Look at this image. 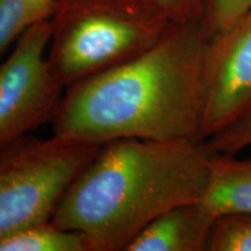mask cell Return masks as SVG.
<instances>
[{"label":"cell","instance_id":"cell-6","mask_svg":"<svg viewBox=\"0 0 251 251\" xmlns=\"http://www.w3.org/2000/svg\"><path fill=\"white\" fill-rule=\"evenodd\" d=\"M251 111V8L207 37L200 136L205 141Z\"/></svg>","mask_w":251,"mask_h":251},{"label":"cell","instance_id":"cell-11","mask_svg":"<svg viewBox=\"0 0 251 251\" xmlns=\"http://www.w3.org/2000/svg\"><path fill=\"white\" fill-rule=\"evenodd\" d=\"M207 251H251V212L216 216Z\"/></svg>","mask_w":251,"mask_h":251},{"label":"cell","instance_id":"cell-4","mask_svg":"<svg viewBox=\"0 0 251 251\" xmlns=\"http://www.w3.org/2000/svg\"><path fill=\"white\" fill-rule=\"evenodd\" d=\"M101 146L28 136L0 152V240L49 221Z\"/></svg>","mask_w":251,"mask_h":251},{"label":"cell","instance_id":"cell-12","mask_svg":"<svg viewBox=\"0 0 251 251\" xmlns=\"http://www.w3.org/2000/svg\"><path fill=\"white\" fill-rule=\"evenodd\" d=\"M251 8V0H203L201 25L207 37L234 23Z\"/></svg>","mask_w":251,"mask_h":251},{"label":"cell","instance_id":"cell-7","mask_svg":"<svg viewBox=\"0 0 251 251\" xmlns=\"http://www.w3.org/2000/svg\"><path fill=\"white\" fill-rule=\"evenodd\" d=\"M214 220L200 201L181 203L152 220L126 251H207Z\"/></svg>","mask_w":251,"mask_h":251},{"label":"cell","instance_id":"cell-13","mask_svg":"<svg viewBox=\"0 0 251 251\" xmlns=\"http://www.w3.org/2000/svg\"><path fill=\"white\" fill-rule=\"evenodd\" d=\"M214 153L236 155L251 146V111L226 129L203 141Z\"/></svg>","mask_w":251,"mask_h":251},{"label":"cell","instance_id":"cell-10","mask_svg":"<svg viewBox=\"0 0 251 251\" xmlns=\"http://www.w3.org/2000/svg\"><path fill=\"white\" fill-rule=\"evenodd\" d=\"M55 0H0V57L31 26L49 19Z\"/></svg>","mask_w":251,"mask_h":251},{"label":"cell","instance_id":"cell-14","mask_svg":"<svg viewBox=\"0 0 251 251\" xmlns=\"http://www.w3.org/2000/svg\"><path fill=\"white\" fill-rule=\"evenodd\" d=\"M174 24L200 23L203 0H149Z\"/></svg>","mask_w":251,"mask_h":251},{"label":"cell","instance_id":"cell-3","mask_svg":"<svg viewBox=\"0 0 251 251\" xmlns=\"http://www.w3.org/2000/svg\"><path fill=\"white\" fill-rule=\"evenodd\" d=\"M47 59L67 89L140 56L171 23L149 0H55Z\"/></svg>","mask_w":251,"mask_h":251},{"label":"cell","instance_id":"cell-2","mask_svg":"<svg viewBox=\"0 0 251 251\" xmlns=\"http://www.w3.org/2000/svg\"><path fill=\"white\" fill-rule=\"evenodd\" d=\"M212 156L203 141H111L70 184L50 221L83 234L91 251H126L162 213L201 200Z\"/></svg>","mask_w":251,"mask_h":251},{"label":"cell","instance_id":"cell-5","mask_svg":"<svg viewBox=\"0 0 251 251\" xmlns=\"http://www.w3.org/2000/svg\"><path fill=\"white\" fill-rule=\"evenodd\" d=\"M50 31L49 19L31 26L0 63V152L57 112L65 87L47 59Z\"/></svg>","mask_w":251,"mask_h":251},{"label":"cell","instance_id":"cell-9","mask_svg":"<svg viewBox=\"0 0 251 251\" xmlns=\"http://www.w3.org/2000/svg\"><path fill=\"white\" fill-rule=\"evenodd\" d=\"M0 251H91L87 240L76 230L51 221L31 225L0 240Z\"/></svg>","mask_w":251,"mask_h":251},{"label":"cell","instance_id":"cell-1","mask_svg":"<svg viewBox=\"0 0 251 251\" xmlns=\"http://www.w3.org/2000/svg\"><path fill=\"white\" fill-rule=\"evenodd\" d=\"M206 43L200 23L174 24L143 54L67 87L52 135L96 146L201 141Z\"/></svg>","mask_w":251,"mask_h":251},{"label":"cell","instance_id":"cell-8","mask_svg":"<svg viewBox=\"0 0 251 251\" xmlns=\"http://www.w3.org/2000/svg\"><path fill=\"white\" fill-rule=\"evenodd\" d=\"M200 202L216 218L230 212H251V157L213 152L211 170Z\"/></svg>","mask_w":251,"mask_h":251}]
</instances>
